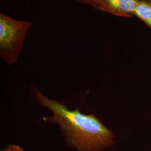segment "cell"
Segmentation results:
<instances>
[{
	"label": "cell",
	"mask_w": 151,
	"mask_h": 151,
	"mask_svg": "<svg viewBox=\"0 0 151 151\" xmlns=\"http://www.w3.org/2000/svg\"><path fill=\"white\" fill-rule=\"evenodd\" d=\"M32 25L0 14V57L9 65L17 62L27 34Z\"/></svg>",
	"instance_id": "cell-2"
},
{
	"label": "cell",
	"mask_w": 151,
	"mask_h": 151,
	"mask_svg": "<svg viewBox=\"0 0 151 151\" xmlns=\"http://www.w3.org/2000/svg\"><path fill=\"white\" fill-rule=\"evenodd\" d=\"M35 96L39 104L52 113L44 120L59 125L69 147L76 151H105L114 145L115 134L94 114H83L78 109L70 110L40 91Z\"/></svg>",
	"instance_id": "cell-1"
},
{
	"label": "cell",
	"mask_w": 151,
	"mask_h": 151,
	"mask_svg": "<svg viewBox=\"0 0 151 151\" xmlns=\"http://www.w3.org/2000/svg\"><path fill=\"white\" fill-rule=\"evenodd\" d=\"M81 1V2L83 3H86L87 4H90L91 5L94 7L95 3V0H79Z\"/></svg>",
	"instance_id": "cell-6"
},
{
	"label": "cell",
	"mask_w": 151,
	"mask_h": 151,
	"mask_svg": "<svg viewBox=\"0 0 151 151\" xmlns=\"http://www.w3.org/2000/svg\"><path fill=\"white\" fill-rule=\"evenodd\" d=\"M139 0H95L94 7L115 16L130 17L134 16Z\"/></svg>",
	"instance_id": "cell-3"
},
{
	"label": "cell",
	"mask_w": 151,
	"mask_h": 151,
	"mask_svg": "<svg viewBox=\"0 0 151 151\" xmlns=\"http://www.w3.org/2000/svg\"><path fill=\"white\" fill-rule=\"evenodd\" d=\"M134 16L144 22L151 28V2L147 0H139L136 6Z\"/></svg>",
	"instance_id": "cell-4"
},
{
	"label": "cell",
	"mask_w": 151,
	"mask_h": 151,
	"mask_svg": "<svg viewBox=\"0 0 151 151\" xmlns=\"http://www.w3.org/2000/svg\"><path fill=\"white\" fill-rule=\"evenodd\" d=\"M1 151H25L22 147L16 145H10Z\"/></svg>",
	"instance_id": "cell-5"
},
{
	"label": "cell",
	"mask_w": 151,
	"mask_h": 151,
	"mask_svg": "<svg viewBox=\"0 0 151 151\" xmlns=\"http://www.w3.org/2000/svg\"><path fill=\"white\" fill-rule=\"evenodd\" d=\"M147 1H150V2H151V0H147Z\"/></svg>",
	"instance_id": "cell-7"
}]
</instances>
